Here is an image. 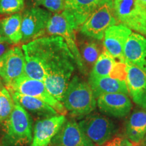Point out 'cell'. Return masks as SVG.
Listing matches in <instances>:
<instances>
[{
	"label": "cell",
	"mask_w": 146,
	"mask_h": 146,
	"mask_svg": "<svg viewBox=\"0 0 146 146\" xmlns=\"http://www.w3.org/2000/svg\"><path fill=\"white\" fill-rule=\"evenodd\" d=\"M126 134L135 145H140L146 135V110L136 111L131 115L126 126Z\"/></svg>",
	"instance_id": "obj_20"
},
{
	"label": "cell",
	"mask_w": 146,
	"mask_h": 146,
	"mask_svg": "<svg viewBox=\"0 0 146 146\" xmlns=\"http://www.w3.org/2000/svg\"><path fill=\"white\" fill-rule=\"evenodd\" d=\"M131 30L123 24L115 25L106 31L104 36V46L116 62H125L124 50Z\"/></svg>",
	"instance_id": "obj_11"
},
{
	"label": "cell",
	"mask_w": 146,
	"mask_h": 146,
	"mask_svg": "<svg viewBox=\"0 0 146 146\" xmlns=\"http://www.w3.org/2000/svg\"><path fill=\"white\" fill-rule=\"evenodd\" d=\"M4 42H7V43H8V40H7L6 38H5V36L1 34V33L0 32V43H4Z\"/></svg>",
	"instance_id": "obj_31"
},
{
	"label": "cell",
	"mask_w": 146,
	"mask_h": 146,
	"mask_svg": "<svg viewBox=\"0 0 146 146\" xmlns=\"http://www.w3.org/2000/svg\"><path fill=\"white\" fill-rule=\"evenodd\" d=\"M25 8V0H0V14H12L21 12Z\"/></svg>",
	"instance_id": "obj_25"
},
{
	"label": "cell",
	"mask_w": 146,
	"mask_h": 146,
	"mask_svg": "<svg viewBox=\"0 0 146 146\" xmlns=\"http://www.w3.org/2000/svg\"><path fill=\"white\" fill-rule=\"evenodd\" d=\"M5 86L10 92H16L41 100L52 107L58 114L65 115L67 113L64 105L50 94L43 81L30 78L24 74Z\"/></svg>",
	"instance_id": "obj_5"
},
{
	"label": "cell",
	"mask_w": 146,
	"mask_h": 146,
	"mask_svg": "<svg viewBox=\"0 0 146 146\" xmlns=\"http://www.w3.org/2000/svg\"><path fill=\"white\" fill-rule=\"evenodd\" d=\"M0 146H2V144H1V139H0Z\"/></svg>",
	"instance_id": "obj_35"
},
{
	"label": "cell",
	"mask_w": 146,
	"mask_h": 146,
	"mask_svg": "<svg viewBox=\"0 0 146 146\" xmlns=\"http://www.w3.org/2000/svg\"><path fill=\"white\" fill-rule=\"evenodd\" d=\"M22 49L25 74L43 81L50 94L62 103L76 65L64 39L58 35L39 37L24 44Z\"/></svg>",
	"instance_id": "obj_1"
},
{
	"label": "cell",
	"mask_w": 146,
	"mask_h": 146,
	"mask_svg": "<svg viewBox=\"0 0 146 146\" xmlns=\"http://www.w3.org/2000/svg\"><path fill=\"white\" fill-rule=\"evenodd\" d=\"M1 124L2 146H25L33 141V120L26 110L14 103L13 110Z\"/></svg>",
	"instance_id": "obj_2"
},
{
	"label": "cell",
	"mask_w": 146,
	"mask_h": 146,
	"mask_svg": "<svg viewBox=\"0 0 146 146\" xmlns=\"http://www.w3.org/2000/svg\"><path fill=\"white\" fill-rule=\"evenodd\" d=\"M102 146H136L127 139L123 137H114L108 141Z\"/></svg>",
	"instance_id": "obj_28"
},
{
	"label": "cell",
	"mask_w": 146,
	"mask_h": 146,
	"mask_svg": "<svg viewBox=\"0 0 146 146\" xmlns=\"http://www.w3.org/2000/svg\"><path fill=\"white\" fill-rule=\"evenodd\" d=\"M52 13L44 9L32 7L22 15V41H31L41 36L46 31Z\"/></svg>",
	"instance_id": "obj_9"
},
{
	"label": "cell",
	"mask_w": 146,
	"mask_h": 146,
	"mask_svg": "<svg viewBox=\"0 0 146 146\" xmlns=\"http://www.w3.org/2000/svg\"><path fill=\"white\" fill-rule=\"evenodd\" d=\"M66 120L64 115L57 114L36 120L31 146H49L54 137Z\"/></svg>",
	"instance_id": "obj_12"
},
{
	"label": "cell",
	"mask_w": 146,
	"mask_h": 146,
	"mask_svg": "<svg viewBox=\"0 0 146 146\" xmlns=\"http://www.w3.org/2000/svg\"><path fill=\"white\" fill-rule=\"evenodd\" d=\"M22 14L20 13L3 18L0 21V32L9 43H18L22 41Z\"/></svg>",
	"instance_id": "obj_22"
},
{
	"label": "cell",
	"mask_w": 146,
	"mask_h": 146,
	"mask_svg": "<svg viewBox=\"0 0 146 146\" xmlns=\"http://www.w3.org/2000/svg\"><path fill=\"white\" fill-rule=\"evenodd\" d=\"M116 20L146 36V6L139 0H114Z\"/></svg>",
	"instance_id": "obj_6"
},
{
	"label": "cell",
	"mask_w": 146,
	"mask_h": 146,
	"mask_svg": "<svg viewBox=\"0 0 146 146\" xmlns=\"http://www.w3.org/2000/svg\"><path fill=\"white\" fill-rule=\"evenodd\" d=\"M117 23L114 0H103L81 27V33L96 40L103 39L106 31Z\"/></svg>",
	"instance_id": "obj_4"
},
{
	"label": "cell",
	"mask_w": 146,
	"mask_h": 146,
	"mask_svg": "<svg viewBox=\"0 0 146 146\" xmlns=\"http://www.w3.org/2000/svg\"><path fill=\"white\" fill-rule=\"evenodd\" d=\"M15 104L20 105L29 113L39 118H44L57 115L58 113L50 106L37 98L18 94L10 92Z\"/></svg>",
	"instance_id": "obj_18"
},
{
	"label": "cell",
	"mask_w": 146,
	"mask_h": 146,
	"mask_svg": "<svg viewBox=\"0 0 146 146\" xmlns=\"http://www.w3.org/2000/svg\"><path fill=\"white\" fill-rule=\"evenodd\" d=\"M76 30V29L72 20L63 11L52 16L46 29V31L48 34L51 35L60 36L64 39L69 50L74 56L76 66L79 70L84 73L81 54L76 42L74 32Z\"/></svg>",
	"instance_id": "obj_7"
},
{
	"label": "cell",
	"mask_w": 146,
	"mask_h": 146,
	"mask_svg": "<svg viewBox=\"0 0 146 146\" xmlns=\"http://www.w3.org/2000/svg\"><path fill=\"white\" fill-rule=\"evenodd\" d=\"M143 146H146V145H143Z\"/></svg>",
	"instance_id": "obj_36"
},
{
	"label": "cell",
	"mask_w": 146,
	"mask_h": 146,
	"mask_svg": "<svg viewBox=\"0 0 146 146\" xmlns=\"http://www.w3.org/2000/svg\"><path fill=\"white\" fill-rule=\"evenodd\" d=\"M97 105L101 112L117 118L125 116L133 107L129 96L121 93L101 95L97 99Z\"/></svg>",
	"instance_id": "obj_14"
},
{
	"label": "cell",
	"mask_w": 146,
	"mask_h": 146,
	"mask_svg": "<svg viewBox=\"0 0 146 146\" xmlns=\"http://www.w3.org/2000/svg\"><path fill=\"white\" fill-rule=\"evenodd\" d=\"M62 104L72 117H83L96 109L97 101L89 83L74 76L64 94Z\"/></svg>",
	"instance_id": "obj_3"
},
{
	"label": "cell",
	"mask_w": 146,
	"mask_h": 146,
	"mask_svg": "<svg viewBox=\"0 0 146 146\" xmlns=\"http://www.w3.org/2000/svg\"><path fill=\"white\" fill-rule=\"evenodd\" d=\"M29 5L32 7H38L39 5H43L44 0H26Z\"/></svg>",
	"instance_id": "obj_30"
},
{
	"label": "cell",
	"mask_w": 146,
	"mask_h": 146,
	"mask_svg": "<svg viewBox=\"0 0 146 146\" xmlns=\"http://www.w3.org/2000/svg\"><path fill=\"white\" fill-rule=\"evenodd\" d=\"M7 43V42H4V43H0V58L5 54L9 50V47Z\"/></svg>",
	"instance_id": "obj_29"
},
{
	"label": "cell",
	"mask_w": 146,
	"mask_h": 146,
	"mask_svg": "<svg viewBox=\"0 0 146 146\" xmlns=\"http://www.w3.org/2000/svg\"><path fill=\"white\" fill-rule=\"evenodd\" d=\"M124 56L125 62L137 67L146 74V38L132 33L126 43Z\"/></svg>",
	"instance_id": "obj_16"
},
{
	"label": "cell",
	"mask_w": 146,
	"mask_h": 146,
	"mask_svg": "<svg viewBox=\"0 0 146 146\" xmlns=\"http://www.w3.org/2000/svg\"><path fill=\"white\" fill-rule=\"evenodd\" d=\"M139 1H141V2L143 3L144 5H145L146 6V0H139Z\"/></svg>",
	"instance_id": "obj_33"
},
{
	"label": "cell",
	"mask_w": 146,
	"mask_h": 146,
	"mask_svg": "<svg viewBox=\"0 0 146 146\" xmlns=\"http://www.w3.org/2000/svg\"><path fill=\"white\" fill-rule=\"evenodd\" d=\"M103 0H65L63 12L72 20L76 29L81 27Z\"/></svg>",
	"instance_id": "obj_17"
},
{
	"label": "cell",
	"mask_w": 146,
	"mask_h": 146,
	"mask_svg": "<svg viewBox=\"0 0 146 146\" xmlns=\"http://www.w3.org/2000/svg\"><path fill=\"white\" fill-rule=\"evenodd\" d=\"M25 57L22 47L10 48L0 58V77L5 85L25 74Z\"/></svg>",
	"instance_id": "obj_10"
},
{
	"label": "cell",
	"mask_w": 146,
	"mask_h": 146,
	"mask_svg": "<svg viewBox=\"0 0 146 146\" xmlns=\"http://www.w3.org/2000/svg\"><path fill=\"white\" fill-rule=\"evenodd\" d=\"M126 64L127 77L125 81L129 94L134 103L146 109V74L137 67Z\"/></svg>",
	"instance_id": "obj_15"
},
{
	"label": "cell",
	"mask_w": 146,
	"mask_h": 146,
	"mask_svg": "<svg viewBox=\"0 0 146 146\" xmlns=\"http://www.w3.org/2000/svg\"><path fill=\"white\" fill-rule=\"evenodd\" d=\"M49 146H95L85 136L78 123L66 120Z\"/></svg>",
	"instance_id": "obj_13"
},
{
	"label": "cell",
	"mask_w": 146,
	"mask_h": 146,
	"mask_svg": "<svg viewBox=\"0 0 146 146\" xmlns=\"http://www.w3.org/2000/svg\"><path fill=\"white\" fill-rule=\"evenodd\" d=\"M110 77H112L116 79L126 81L127 77V64L125 62H115L114 66L110 71L109 74Z\"/></svg>",
	"instance_id": "obj_26"
},
{
	"label": "cell",
	"mask_w": 146,
	"mask_h": 146,
	"mask_svg": "<svg viewBox=\"0 0 146 146\" xmlns=\"http://www.w3.org/2000/svg\"><path fill=\"white\" fill-rule=\"evenodd\" d=\"M43 5L51 12L60 13L64 10L65 0H44Z\"/></svg>",
	"instance_id": "obj_27"
},
{
	"label": "cell",
	"mask_w": 146,
	"mask_h": 146,
	"mask_svg": "<svg viewBox=\"0 0 146 146\" xmlns=\"http://www.w3.org/2000/svg\"><path fill=\"white\" fill-rule=\"evenodd\" d=\"M115 62L116 60L114 58L104 50L95 63L89 74V77L100 78L109 76L110 72L112 70Z\"/></svg>",
	"instance_id": "obj_23"
},
{
	"label": "cell",
	"mask_w": 146,
	"mask_h": 146,
	"mask_svg": "<svg viewBox=\"0 0 146 146\" xmlns=\"http://www.w3.org/2000/svg\"><path fill=\"white\" fill-rule=\"evenodd\" d=\"M88 83L96 99H98L101 95L106 94L121 93L129 95L125 81H121L110 76L100 78L89 77Z\"/></svg>",
	"instance_id": "obj_19"
},
{
	"label": "cell",
	"mask_w": 146,
	"mask_h": 146,
	"mask_svg": "<svg viewBox=\"0 0 146 146\" xmlns=\"http://www.w3.org/2000/svg\"><path fill=\"white\" fill-rule=\"evenodd\" d=\"M85 136L95 146H102L112 139L116 127L111 120L100 114H88L78 123Z\"/></svg>",
	"instance_id": "obj_8"
},
{
	"label": "cell",
	"mask_w": 146,
	"mask_h": 146,
	"mask_svg": "<svg viewBox=\"0 0 146 146\" xmlns=\"http://www.w3.org/2000/svg\"><path fill=\"white\" fill-rule=\"evenodd\" d=\"M92 39V38H91ZM98 41L94 39L90 40H84L80 42L78 45V50L83 65L84 73L87 71L92 70L93 67L98 60V58L105 50L104 43H99Z\"/></svg>",
	"instance_id": "obj_21"
},
{
	"label": "cell",
	"mask_w": 146,
	"mask_h": 146,
	"mask_svg": "<svg viewBox=\"0 0 146 146\" xmlns=\"http://www.w3.org/2000/svg\"><path fill=\"white\" fill-rule=\"evenodd\" d=\"M3 87H3L2 81H1V77H0V89H2Z\"/></svg>",
	"instance_id": "obj_32"
},
{
	"label": "cell",
	"mask_w": 146,
	"mask_h": 146,
	"mask_svg": "<svg viewBox=\"0 0 146 146\" xmlns=\"http://www.w3.org/2000/svg\"><path fill=\"white\" fill-rule=\"evenodd\" d=\"M1 106L0 108V123L6 120L13 110L14 102L10 91L6 87L0 89Z\"/></svg>",
	"instance_id": "obj_24"
},
{
	"label": "cell",
	"mask_w": 146,
	"mask_h": 146,
	"mask_svg": "<svg viewBox=\"0 0 146 146\" xmlns=\"http://www.w3.org/2000/svg\"><path fill=\"white\" fill-rule=\"evenodd\" d=\"M1 95H0V108H1Z\"/></svg>",
	"instance_id": "obj_34"
}]
</instances>
